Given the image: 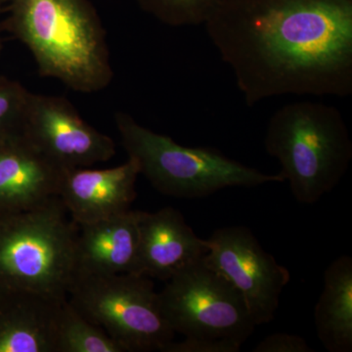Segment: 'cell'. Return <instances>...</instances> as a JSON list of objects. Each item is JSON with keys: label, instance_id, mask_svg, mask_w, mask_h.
I'll use <instances>...</instances> for the list:
<instances>
[{"label": "cell", "instance_id": "obj_1", "mask_svg": "<svg viewBox=\"0 0 352 352\" xmlns=\"http://www.w3.org/2000/svg\"><path fill=\"white\" fill-rule=\"evenodd\" d=\"M204 25L249 107L352 94V0H222Z\"/></svg>", "mask_w": 352, "mask_h": 352}, {"label": "cell", "instance_id": "obj_2", "mask_svg": "<svg viewBox=\"0 0 352 352\" xmlns=\"http://www.w3.org/2000/svg\"><path fill=\"white\" fill-rule=\"evenodd\" d=\"M4 29L32 53L39 75L94 94L112 82L106 32L89 0H6Z\"/></svg>", "mask_w": 352, "mask_h": 352}, {"label": "cell", "instance_id": "obj_3", "mask_svg": "<svg viewBox=\"0 0 352 352\" xmlns=\"http://www.w3.org/2000/svg\"><path fill=\"white\" fill-rule=\"evenodd\" d=\"M281 164L296 201L317 203L342 180L352 160V141L342 113L320 102L286 104L271 116L264 138Z\"/></svg>", "mask_w": 352, "mask_h": 352}, {"label": "cell", "instance_id": "obj_4", "mask_svg": "<svg viewBox=\"0 0 352 352\" xmlns=\"http://www.w3.org/2000/svg\"><path fill=\"white\" fill-rule=\"evenodd\" d=\"M115 124L127 156L160 193L201 199L231 187L283 183L281 173L268 175L226 157L215 148L186 147L170 136L141 126L131 115L118 112Z\"/></svg>", "mask_w": 352, "mask_h": 352}, {"label": "cell", "instance_id": "obj_5", "mask_svg": "<svg viewBox=\"0 0 352 352\" xmlns=\"http://www.w3.org/2000/svg\"><path fill=\"white\" fill-rule=\"evenodd\" d=\"M76 236L60 197L0 214V289L67 298L76 275Z\"/></svg>", "mask_w": 352, "mask_h": 352}, {"label": "cell", "instance_id": "obj_6", "mask_svg": "<svg viewBox=\"0 0 352 352\" xmlns=\"http://www.w3.org/2000/svg\"><path fill=\"white\" fill-rule=\"evenodd\" d=\"M67 298L126 352L161 351L175 340L150 278L134 273L76 277Z\"/></svg>", "mask_w": 352, "mask_h": 352}, {"label": "cell", "instance_id": "obj_7", "mask_svg": "<svg viewBox=\"0 0 352 352\" xmlns=\"http://www.w3.org/2000/svg\"><path fill=\"white\" fill-rule=\"evenodd\" d=\"M162 310L175 333L242 342L256 330L244 298L203 259L166 282Z\"/></svg>", "mask_w": 352, "mask_h": 352}, {"label": "cell", "instance_id": "obj_8", "mask_svg": "<svg viewBox=\"0 0 352 352\" xmlns=\"http://www.w3.org/2000/svg\"><path fill=\"white\" fill-rule=\"evenodd\" d=\"M206 241L204 263L239 292L256 326L272 321L291 280L289 270L264 251L248 227L217 229Z\"/></svg>", "mask_w": 352, "mask_h": 352}, {"label": "cell", "instance_id": "obj_9", "mask_svg": "<svg viewBox=\"0 0 352 352\" xmlns=\"http://www.w3.org/2000/svg\"><path fill=\"white\" fill-rule=\"evenodd\" d=\"M23 134L65 170L105 163L116 143L78 115L66 99L30 94Z\"/></svg>", "mask_w": 352, "mask_h": 352}, {"label": "cell", "instance_id": "obj_10", "mask_svg": "<svg viewBox=\"0 0 352 352\" xmlns=\"http://www.w3.org/2000/svg\"><path fill=\"white\" fill-rule=\"evenodd\" d=\"M207 252V241L196 235L179 210H141L134 274L166 282L198 263Z\"/></svg>", "mask_w": 352, "mask_h": 352}, {"label": "cell", "instance_id": "obj_11", "mask_svg": "<svg viewBox=\"0 0 352 352\" xmlns=\"http://www.w3.org/2000/svg\"><path fill=\"white\" fill-rule=\"evenodd\" d=\"M65 173L23 133L0 143V214L31 210L59 197Z\"/></svg>", "mask_w": 352, "mask_h": 352}, {"label": "cell", "instance_id": "obj_12", "mask_svg": "<svg viewBox=\"0 0 352 352\" xmlns=\"http://www.w3.org/2000/svg\"><path fill=\"white\" fill-rule=\"evenodd\" d=\"M139 175L131 157L104 170L73 168L65 173L59 197L76 226L92 223L131 210Z\"/></svg>", "mask_w": 352, "mask_h": 352}, {"label": "cell", "instance_id": "obj_13", "mask_svg": "<svg viewBox=\"0 0 352 352\" xmlns=\"http://www.w3.org/2000/svg\"><path fill=\"white\" fill-rule=\"evenodd\" d=\"M67 298L0 289V352H56Z\"/></svg>", "mask_w": 352, "mask_h": 352}, {"label": "cell", "instance_id": "obj_14", "mask_svg": "<svg viewBox=\"0 0 352 352\" xmlns=\"http://www.w3.org/2000/svg\"><path fill=\"white\" fill-rule=\"evenodd\" d=\"M141 210L78 226L76 277L133 273Z\"/></svg>", "mask_w": 352, "mask_h": 352}, {"label": "cell", "instance_id": "obj_15", "mask_svg": "<svg viewBox=\"0 0 352 352\" xmlns=\"http://www.w3.org/2000/svg\"><path fill=\"white\" fill-rule=\"evenodd\" d=\"M317 337L329 352L352 351V258H336L324 273L314 309Z\"/></svg>", "mask_w": 352, "mask_h": 352}, {"label": "cell", "instance_id": "obj_16", "mask_svg": "<svg viewBox=\"0 0 352 352\" xmlns=\"http://www.w3.org/2000/svg\"><path fill=\"white\" fill-rule=\"evenodd\" d=\"M56 352H126L105 331L64 302L57 328Z\"/></svg>", "mask_w": 352, "mask_h": 352}, {"label": "cell", "instance_id": "obj_17", "mask_svg": "<svg viewBox=\"0 0 352 352\" xmlns=\"http://www.w3.org/2000/svg\"><path fill=\"white\" fill-rule=\"evenodd\" d=\"M139 6L170 27L204 25L222 0H136Z\"/></svg>", "mask_w": 352, "mask_h": 352}, {"label": "cell", "instance_id": "obj_18", "mask_svg": "<svg viewBox=\"0 0 352 352\" xmlns=\"http://www.w3.org/2000/svg\"><path fill=\"white\" fill-rule=\"evenodd\" d=\"M30 94L17 80L0 78V143L23 133Z\"/></svg>", "mask_w": 352, "mask_h": 352}, {"label": "cell", "instance_id": "obj_19", "mask_svg": "<svg viewBox=\"0 0 352 352\" xmlns=\"http://www.w3.org/2000/svg\"><path fill=\"white\" fill-rule=\"evenodd\" d=\"M242 342L228 339L185 337L182 342H171L162 349V352H239Z\"/></svg>", "mask_w": 352, "mask_h": 352}, {"label": "cell", "instance_id": "obj_20", "mask_svg": "<svg viewBox=\"0 0 352 352\" xmlns=\"http://www.w3.org/2000/svg\"><path fill=\"white\" fill-rule=\"evenodd\" d=\"M254 352H314L307 340L289 333H275L261 340L252 349Z\"/></svg>", "mask_w": 352, "mask_h": 352}, {"label": "cell", "instance_id": "obj_21", "mask_svg": "<svg viewBox=\"0 0 352 352\" xmlns=\"http://www.w3.org/2000/svg\"><path fill=\"white\" fill-rule=\"evenodd\" d=\"M6 0H0V50H1V30L3 28V20H2V16L4 15V11H6Z\"/></svg>", "mask_w": 352, "mask_h": 352}]
</instances>
